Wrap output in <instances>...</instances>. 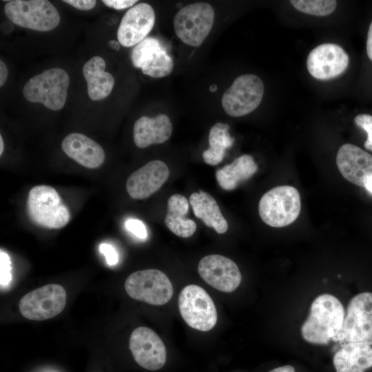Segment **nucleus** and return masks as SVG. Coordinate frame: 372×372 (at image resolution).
<instances>
[{
  "label": "nucleus",
  "mask_w": 372,
  "mask_h": 372,
  "mask_svg": "<svg viewBox=\"0 0 372 372\" xmlns=\"http://www.w3.org/2000/svg\"><path fill=\"white\" fill-rule=\"evenodd\" d=\"M344 316V307L336 297L321 294L311 304L301 326V335L309 343L327 344L342 331Z\"/></svg>",
  "instance_id": "1"
},
{
  "label": "nucleus",
  "mask_w": 372,
  "mask_h": 372,
  "mask_svg": "<svg viewBox=\"0 0 372 372\" xmlns=\"http://www.w3.org/2000/svg\"><path fill=\"white\" fill-rule=\"evenodd\" d=\"M27 211L33 223L48 229L62 228L70 219V211L57 191L48 185H37L30 190Z\"/></svg>",
  "instance_id": "2"
},
{
  "label": "nucleus",
  "mask_w": 372,
  "mask_h": 372,
  "mask_svg": "<svg viewBox=\"0 0 372 372\" xmlns=\"http://www.w3.org/2000/svg\"><path fill=\"white\" fill-rule=\"evenodd\" d=\"M69 85L68 74L62 68H54L30 78L23 87V94L29 102L40 103L57 111L65 105Z\"/></svg>",
  "instance_id": "3"
},
{
  "label": "nucleus",
  "mask_w": 372,
  "mask_h": 372,
  "mask_svg": "<svg viewBox=\"0 0 372 372\" xmlns=\"http://www.w3.org/2000/svg\"><path fill=\"white\" fill-rule=\"evenodd\" d=\"M301 209L298 191L289 185L278 186L267 192L260 198L258 212L262 220L273 227L291 224Z\"/></svg>",
  "instance_id": "4"
},
{
  "label": "nucleus",
  "mask_w": 372,
  "mask_h": 372,
  "mask_svg": "<svg viewBox=\"0 0 372 372\" xmlns=\"http://www.w3.org/2000/svg\"><path fill=\"white\" fill-rule=\"evenodd\" d=\"M4 12L13 23L39 32L52 30L60 23L57 9L47 0L8 1Z\"/></svg>",
  "instance_id": "5"
},
{
  "label": "nucleus",
  "mask_w": 372,
  "mask_h": 372,
  "mask_svg": "<svg viewBox=\"0 0 372 372\" xmlns=\"http://www.w3.org/2000/svg\"><path fill=\"white\" fill-rule=\"evenodd\" d=\"M214 22V11L210 4L194 3L180 8L176 14L174 29L183 43L198 47L209 34Z\"/></svg>",
  "instance_id": "6"
},
{
  "label": "nucleus",
  "mask_w": 372,
  "mask_h": 372,
  "mask_svg": "<svg viewBox=\"0 0 372 372\" xmlns=\"http://www.w3.org/2000/svg\"><path fill=\"white\" fill-rule=\"evenodd\" d=\"M178 306L183 320L194 329L207 331L217 322L215 304L210 296L200 286L185 287L179 294Z\"/></svg>",
  "instance_id": "7"
},
{
  "label": "nucleus",
  "mask_w": 372,
  "mask_h": 372,
  "mask_svg": "<svg viewBox=\"0 0 372 372\" xmlns=\"http://www.w3.org/2000/svg\"><path fill=\"white\" fill-rule=\"evenodd\" d=\"M125 289L133 299L153 305L168 302L174 293L173 285L167 275L156 269H148L130 274Z\"/></svg>",
  "instance_id": "8"
},
{
  "label": "nucleus",
  "mask_w": 372,
  "mask_h": 372,
  "mask_svg": "<svg viewBox=\"0 0 372 372\" xmlns=\"http://www.w3.org/2000/svg\"><path fill=\"white\" fill-rule=\"evenodd\" d=\"M332 340L372 345L371 292L360 293L351 299L342 329Z\"/></svg>",
  "instance_id": "9"
},
{
  "label": "nucleus",
  "mask_w": 372,
  "mask_h": 372,
  "mask_svg": "<svg viewBox=\"0 0 372 372\" xmlns=\"http://www.w3.org/2000/svg\"><path fill=\"white\" fill-rule=\"evenodd\" d=\"M264 94V84L260 77L252 74L237 77L222 97L225 112L233 117L248 114L260 105Z\"/></svg>",
  "instance_id": "10"
},
{
  "label": "nucleus",
  "mask_w": 372,
  "mask_h": 372,
  "mask_svg": "<svg viewBox=\"0 0 372 372\" xmlns=\"http://www.w3.org/2000/svg\"><path fill=\"white\" fill-rule=\"evenodd\" d=\"M66 292L60 285L50 284L25 294L19 301L21 313L27 319L44 320L60 313L66 303Z\"/></svg>",
  "instance_id": "11"
},
{
  "label": "nucleus",
  "mask_w": 372,
  "mask_h": 372,
  "mask_svg": "<svg viewBox=\"0 0 372 372\" xmlns=\"http://www.w3.org/2000/svg\"><path fill=\"white\" fill-rule=\"evenodd\" d=\"M336 165L348 181L364 187L372 195V155L350 143L342 145L336 155Z\"/></svg>",
  "instance_id": "12"
},
{
  "label": "nucleus",
  "mask_w": 372,
  "mask_h": 372,
  "mask_svg": "<svg viewBox=\"0 0 372 372\" xmlns=\"http://www.w3.org/2000/svg\"><path fill=\"white\" fill-rule=\"evenodd\" d=\"M129 347L136 362L147 370H158L166 362L167 351L163 340L148 327H140L132 332Z\"/></svg>",
  "instance_id": "13"
},
{
  "label": "nucleus",
  "mask_w": 372,
  "mask_h": 372,
  "mask_svg": "<svg viewBox=\"0 0 372 372\" xmlns=\"http://www.w3.org/2000/svg\"><path fill=\"white\" fill-rule=\"evenodd\" d=\"M198 272L210 286L226 293L235 291L242 280L237 265L230 258L218 254L203 257L198 263Z\"/></svg>",
  "instance_id": "14"
},
{
  "label": "nucleus",
  "mask_w": 372,
  "mask_h": 372,
  "mask_svg": "<svg viewBox=\"0 0 372 372\" xmlns=\"http://www.w3.org/2000/svg\"><path fill=\"white\" fill-rule=\"evenodd\" d=\"M134 67L153 78H163L171 74L174 68L172 59L161 42L154 37H147L133 48L131 54Z\"/></svg>",
  "instance_id": "15"
},
{
  "label": "nucleus",
  "mask_w": 372,
  "mask_h": 372,
  "mask_svg": "<svg viewBox=\"0 0 372 372\" xmlns=\"http://www.w3.org/2000/svg\"><path fill=\"white\" fill-rule=\"evenodd\" d=\"M349 61V56L342 47L327 43L316 47L310 52L307 66L312 76L319 80H327L343 73Z\"/></svg>",
  "instance_id": "16"
},
{
  "label": "nucleus",
  "mask_w": 372,
  "mask_h": 372,
  "mask_svg": "<svg viewBox=\"0 0 372 372\" xmlns=\"http://www.w3.org/2000/svg\"><path fill=\"white\" fill-rule=\"evenodd\" d=\"M155 12L146 3H139L130 8L123 17L117 30L118 43L132 47L144 40L154 27Z\"/></svg>",
  "instance_id": "17"
},
{
  "label": "nucleus",
  "mask_w": 372,
  "mask_h": 372,
  "mask_svg": "<svg viewBox=\"0 0 372 372\" xmlns=\"http://www.w3.org/2000/svg\"><path fill=\"white\" fill-rule=\"evenodd\" d=\"M169 176V168L164 162L149 161L130 174L126 182L127 192L134 199H145L158 191Z\"/></svg>",
  "instance_id": "18"
},
{
  "label": "nucleus",
  "mask_w": 372,
  "mask_h": 372,
  "mask_svg": "<svg viewBox=\"0 0 372 372\" xmlns=\"http://www.w3.org/2000/svg\"><path fill=\"white\" fill-rule=\"evenodd\" d=\"M61 147L70 158L89 169L100 167L105 158L102 147L94 140L80 133L67 135L62 141Z\"/></svg>",
  "instance_id": "19"
},
{
  "label": "nucleus",
  "mask_w": 372,
  "mask_h": 372,
  "mask_svg": "<svg viewBox=\"0 0 372 372\" xmlns=\"http://www.w3.org/2000/svg\"><path fill=\"white\" fill-rule=\"evenodd\" d=\"M172 132V124L166 114H161L152 118L143 116L134 123V141L138 147L145 148L152 144L165 143Z\"/></svg>",
  "instance_id": "20"
},
{
  "label": "nucleus",
  "mask_w": 372,
  "mask_h": 372,
  "mask_svg": "<svg viewBox=\"0 0 372 372\" xmlns=\"http://www.w3.org/2000/svg\"><path fill=\"white\" fill-rule=\"evenodd\" d=\"M336 372H364L372 367V347L362 342H347L333 358Z\"/></svg>",
  "instance_id": "21"
},
{
  "label": "nucleus",
  "mask_w": 372,
  "mask_h": 372,
  "mask_svg": "<svg viewBox=\"0 0 372 372\" xmlns=\"http://www.w3.org/2000/svg\"><path fill=\"white\" fill-rule=\"evenodd\" d=\"M105 60L95 56L89 59L83 67V74L87 85V94L93 101L101 100L112 92L114 79L113 76L105 71Z\"/></svg>",
  "instance_id": "22"
},
{
  "label": "nucleus",
  "mask_w": 372,
  "mask_h": 372,
  "mask_svg": "<svg viewBox=\"0 0 372 372\" xmlns=\"http://www.w3.org/2000/svg\"><path fill=\"white\" fill-rule=\"evenodd\" d=\"M189 203L194 215L209 227L214 228L220 234L228 229V223L223 216L216 200L208 193L200 190L189 196Z\"/></svg>",
  "instance_id": "23"
},
{
  "label": "nucleus",
  "mask_w": 372,
  "mask_h": 372,
  "mask_svg": "<svg viewBox=\"0 0 372 372\" xmlns=\"http://www.w3.org/2000/svg\"><path fill=\"white\" fill-rule=\"evenodd\" d=\"M257 170L258 165L253 157L244 154L236 158L231 163L217 169L216 178L221 188L230 191L251 178Z\"/></svg>",
  "instance_id": "24"
},
{
  "label": "nucleus",
  "mask_w": 372,
  "mask_h": 372,
  "mask_svg": "<svg viewBox=\"0 0 372 372\" xmlns=\"http://www.w3.org/2000/svg\"><path fill=\"white\" fill-rule=\"evenodd\" d=\"M188 209L189 201L184 196L174 194L168 199L165 223L173 234L182 238L192 236L196 229V223L185 217Z\"/></svg>",
  "instance_id": "25"
},
{
  "label": "nucleus",
  "mask_w": 372,
  "mask_h": 372,
  "mask_svg": "<svg viewBox=\"0 0 372 372\" xmlns=\"http://www.w3.org/2000/svg\"><path fill=\"white\" fill-rule=\"evenodd\" d=\"M229 128L228 124L223 123H216L211 127L208 137L209 147L202 154L205 163L216 165L222 162L226 149L234 142V138L229 134Z\"/></svg>",
  "instance_id": "26"
},
{
  "label": "nucleus",
  "mask_w": 372,
  "mask_h": 372,
  "mask_svg": "<svg viewBox=\"0 0 372 372\" xmlns=\"http://www.w3.org/2000/svg\"><path fill=\"white\" fill-rule=\"evenodd\" d=\"M290 2L301 12L320 17L332 13L337 5V1L333 0H292Z\"/></svg>",
  "instance_id": "27"
},
{
  "label": "nucleus",
  "mask_w": 372,
  "mask_h": 372,
  "mask_svg": "<svg viewBox=\"0 0 372 372\" xmlns=\"http://www.w3.org/2000/svg\"><path fill=\"white\" fill-rule=\"evenodd\" d=\"M357 126L363 129L367 134V138L364 142V147L372 152V116L368 114H360L354 118Z\"/></svg>",
  "instance_id": "28"
},
{
  "label": "nucleus",
  "mask_w": 372,
  "mask_h": 372,
  "mask_svg": "<svg viewBox=\"0 0 372 372\" xmlns=\"http://www.w3.org/2000/svg\"><path fill=\"white\" fill-rule=\"evenodd\" d=\"M11 262L9 256L1 250L0 252V283L1 286L8 285L11 281Z\"/></svg>",
  "instance_id": "29"
},
{
  "label": "nucleus",
  "mask_w": 372,
  "mask_h": 372,
  "mask_svg": "<svg viewBox=\"0 0 372 372\" xmlns=\"http://www.w3.org/2000/svg\"><path fill=\"white\" fill-rule=\"evenodd\" d=\"M126 229L141 240L147 237V231L145 224L136 218H129L125 223Z\"/></svg>",
  "instance_id": "30"
},
{
  "label": "nucleus",
  "mask_w": 372,
  "mask_h": 372,
  "mask_svg": "<svg viewBox=\"0 0 372 372\" xmlns=\"http://www.w3.org/2000/svg\"><path fill=\"white\" fill-rule=\"evenodd\" d=\"M100 251L105 256L109 265H115L118 261V256L115 249L110 244L102 243Z\"/></svg>",
  "instance_id": "31"
},
{
  "label": "nucleus",
  "mask_w": 372,
  "mask_h": 372,
  "mask_svg": "<svg viewBox=\"0 0 372 372\" xmlns=\"http://www.w3.org/2000/svg\"><path fill=\"white\" fill-rule=\"evenodd\" d=\"M107 6L116 9L123 10L134 6L138 1L136 0H103Z\"/></svg>",
  "instance_id": "32"
},
{
  "label": "nucleus",
  "mask_w": 372,
  "mask_h": 372,
  "mask_svg": "<svg viewBox=\"0 0 372 372\" xmlns=\"http://www.w3.org/2000/svg\"><path fill=\"white\" fill-rule=\"evenodd\" d=\"M63 2L81 10H90L92 9L96 3L95 0H64Z\"/></svg>",
  "instance_id": "33"
},
{
  "label": "nucleus",
  "mask_w": 372,
  "mask_h": 372,
  "mask_svg": "<svg viewBox=\"0 0 372 372\" xmlns=\"http://www.w3.org/2000/svg\"><path fill=\"white\" fill-rule=\"evenodd\" d=\"M366 53L369 59L372 61V21L369 25L367 34Z\"/></svg>",
  "instance_id": "34"
},
{
  "label": "nucleus",
  "mask_w": 372,
  "mask_h": 372,
  "mask_svg": "<svg viewBox=\"0 0 372 372\" xmlns=\"http://www.w3.org/2000/svg\"><path fill=\"white\" fill-rule=\"evenodd\" d=\"M8 70L6 64L0 61V86L2 87L7 80Z\"/></svg>",
  "instance_id": "35"
},
{
  "label": "nucleus",
  "mask_w": 372,
  "mask_h": 372,
  "mask_svg": "<svg viewBox=\"0 0 372 372\" xmlns=\"http://www.w3.org/2000/svg\"><path fill=\"white\" fill-rule=\"evenodd\" d=\"M269 372H295V369L291 365H285L273 369Z\"/></svg>",
  "instance_id": "36"
},
{
  "label": "nucleus",
  "mask_w": 372,
  "mask_h": 372,
  "mask_svg": "<svg viewBox=\"0 0 372 372\" xmlns=\"http://www.w3.org/2000/svg\"><path fill=\"white\" fill-rule=\"evenodd\" d=\"M108 45L113 49L116 50H119L120 49V46H119V43L115 40H110L108 42Z\"/></svg>",
  "instance_id": "37"
},
{
  "label": "nucleus",
  "mask_w": 372,
  "mask_h": 372,
  "mask_svg": "<svg viewBox=\"0 0 372 372\" xmlns=\"http://www.w3.org/2000/svg\"><path fill=\"white\" fill-rule=\"evenodd\" d=\"M4 149V144L2 136H0V155L1 156Z\"/></svg>",
  "instance_id": "38"
},
{
  "label": "nucleus",
  "mask_w": 372,
  "mask_h": 372,
  "mask_svg": "<svg viewBox=\"0 0 372 372\" xmlns=\"http://www.w3.org/2000/svg\"><path fill=\"white\" fill-rule=\"evenodd\" d=\"M217 89V87L216 85H212L210 86L209 90L211 92H215Z\"/></svg>",
  "instance_id": "39"
}]
</instances>
